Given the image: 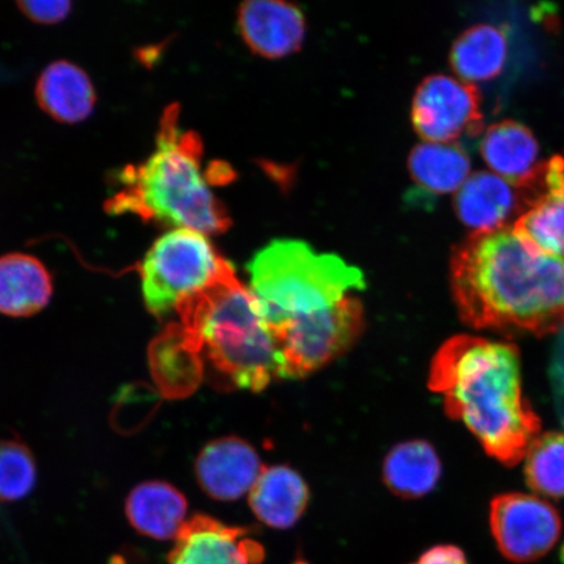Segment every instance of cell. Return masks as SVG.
Wrapping results in <instances>:
<instances>
[{"label": "cell", "mask_w": 564, "mask_h": 564, "mask_svg": "<svg viewBox=\"0 0 564 564\" xmlns=\"http://www.w3.org/2000/svg\"><path fill=\"white\" fill-rule=\"evenodd\" d=\"M451 288L462 319L476 329L546 336L564 327V258L507 225L475 231L457 247Z\"/></svg>", "instance_id": "6da1fadb"}, {"label": "cell", "mask_w": 564, "mask_h": 564, "mask_svg": "<svg viewBox=\"0 0 564 564\" xmlns=\"http://www.w3.org/2000/svg\"><path fill=\"white\" fill-rule=\"evenodd\" d=\"M429 387L486 453L510 467L523 460L540 435L541 421L524 398L520 355L512 344L469 335L449 338L433 359Z\"/></svg>", "instance_id": "7a4b0ae2"}, {"label": "cell", "mask_w": 564, "mask_h": 564, "mask_svg": "<svg viewBox=\"0 0 564 564\" xmlns=\"http://www.w3.org/2000/svg\"><path fill=\"white\" fill-rule=\"evenodd\" d=\"M119 189L110 208L116 214H135L147 220L217 235L230 227V218L209 185L202 167V145L183 131L178 111L162 118L156 148L138 166L118 175Z\"/></svg>", "instance_id": "3957f363"}, {"label": "cell", "mask_w": 564, "mask_h": 564, "mask_svg": "<svg viewBox=\"0 0 564 564\" xmlns=\"http://www.w3.org/2000/svg\"><path fill=\"white\" fill-rule=\"evenodd\" d=\"M175 313L188 347L230 382L262 391L279 377L276 344L262 302L231 272Z\"/></svg>", "instance_id": "277c9868"}, {"label": "cell", "mask_w": 564, "mask_h": 564, "mask_svg": "<svg viewBox=\"0 0 564 564\" xmlns=\"http://www.w3.org/2000/svg\"><path fill=\"white\" fill-rule=\"evenodd\" d=\"M247 268L250 289L262 302L270 326L323 312L366 286L358 268L291 239L268 245Z\"/></svg>", "instance_id": "5b68a950"}, {"label": "cell", "mask_w": 564, "mask_h": 564, "mask_svg": "<svg viewBox=\"0 0 564 564\" xmlns=\"http://www.w3.org/2000/svg\"><path fill=\"white\" fill-rule=\"evenodd\" d=\"M231 272L235 268L217 252L208 236L189 229L166 231L140 265L148 312L162 319Z\"/></svg>", "instance_id": "8992f818"}, {"label": "cell", "mask_w": 564, "mask_h": 564, "mask_svg": "<svg viewBox=\"0 0 564 564\" xmlns=\"http://www.w3.org/2000/svg\"><path fill=\"white\" fill-rule=\"evenodd\" d=\"M279 377L300 378L347 350L364 327V310L348 297L323 312L271 324Z\"/></svg>", "instance_id": "52a82bcc"}, {"label": "cell", "mask_w": 564, "mask_h": 564, "mask_svg": "<svg viewBox=\"0 0 564 564\" xmlns=\"http://www.w3.org/2000/svg\"><path fill=\"white\" fill-rule=\"evenodd\" d=\"M490 528L500 554L513 563L539 561L558 542L562 520L547 500L531 494H503L490 506Z\"/></svg>", "instance_id": "ba28073f"}, {"label": "cell", "mask_w": 564, "mask_h": 564, "mask_svg": "<svg viewBox=\"0 0 564 564\" xmlns=\"http://www.w3.org/2000/svg\"><path fill=\"white\" fill-rule=\"evenodd\" d=\"M412 121L427 143L454 144L463 137H477L484 130L481 95L474 84L430 76L415 91Z\"/></svg>", "instance_id": "9c48e42d"}, {"label": "cell", "mask_w": 564, "mask_h": 564, "mask_svg": "<svg viewBox=\"0 0 564 564\" xmlns=\"http://www.w3.org/2000/svg\"><path fill=\"white\" fill-rule=\"evenodd\" d=\"M264 550L243 528L228 527L207 514H194L181 528L169 564H259Z\"/></svg>", "instance_id": "30bf717a"}, {"label": "cell", "mask_w": 564, "mask_h": 564, "mask_svg": "<svg viewBox=\"0 0 564 564\" xmlns=\"http://www.w3.org/2000/svg\"><path fill=\"white\" fill-rule=\"evenodd\" d=\"M265 469L256 449L238 438L216 440L197 456V482L210 498L230 502L250 492Z\"/></svg>", "instance_id": "8fae6325"}, {"label": "cell", "mask_w": 564, "mask_h": 564, "mask_svg": "<svg viewBox=\"0 0 564 564\" xmlns=\"http://www.w3.org/2000/svg\"><path fill=\"white\" fill-rule=\"evenodd\" d=\"M238 24L246 44L264 58L276 59L297 52L305 39L302 12L278 0L243 3Z\"/></svg>", "instance_id": "7c38bea8"}, {"label": "cell", "mask_w": 564, "mask_h": 564, "mask_svg": "<svg viewBox=\"0 0 564 564\" xmlns=\"http://www.w3.org/2000/svg\"><path fill=\"white\" fill-rule=\"evenodd\" d=\"M455 209L462 223L475 231L502 228L519 209L518 189L497 174L478 172L458 188Z\"/></svg>", "instance_id": "4fadbf2b"}, {"label": "cell", "mask_w": 564, "mask_h": 564, "mask_svg": "<svg viewBox=\"0 0 564 564\" xmlns=\"http://www.w3.org/2000/svg\"><path fill=\"white\" fill-rule=\"evenodd\" d=\"M52 295V274L41 260L20 252L0 258V314L32 316L48 305Z\"/></svg>", "instance_id": "5bb4252c"}, {"label": "cell", "mask_w": 564, "mask_h": 564, "mask_svg": "<svg viewBox=\"0 0 564 564\" xmlns=\"http://www.w3.org/2000/svg\"><path fill=\"white\" fill-rule=\"evenodd\" d=\"M187 499L174 486L148 481L137 486L126 499V517L141 534L154 540L176 539L186 523Z\"/></svg>", "instance_id": "9a60e30c"}, {"label": "cell", "mask_w": 564, "mask_h": 564, "mask_svg": "<svg viewBox=\"0 0 564 564\" xmlns=\"http://www.w3.org/2000/svg\"><path fill=\"white\" fill-rule=\"evenodd\" d=\"M35 94L42 109L63 123L83 122L95 109L96 94L89 76L66 61L42 70Z\"/></svg>", "instance_id": "2e32d148"}, {"label": "cell", "mask_w": 564, "mask_h": 564, "mask_svg": "<svg viewBox=\"0 0 564 564\" xmlns=\"http://www.w3.org/2000/svg\"><path fill=\"white\" fill-rule=\"evenodd\" d=\"M479 151L494 174L517 188L541 164L538 140L528 127L514 121L490 126L484 133Z\"/></svg>", "instance_id": "e0dca14e"}, {"label": "cell", "mask_w": 564, "mask_h": 564, "mask_svg": "<svg viewBox=\"0 0 564 564\" xmlns=\"http://www.w3.org/2000/svg\"><path fill=\"white\" fill-rule=\"evenodd\" d=\"M249 494L257 518L278 529L297 523L308 502L305 481L286 467L265 468Z\"/></svg>", "instance_id": "ac0fdd59"}, {"label": "cell", "mask_w": 564, "mask_h": 564, "mask_svg": "<svg viewBox=\"0 0 564 564\" xmlns=\"http://www.w3.org/2000/svg\"><path fill=\"white\" fill-rule=\"evenodd\" d=\"M509 55V35L502 26L479 24L458 37L451 67L465 83L488 82L502 73Z\"/></svg>", "instance_id": "d6986e66"}, {"label": "cell", "mask_w": 564, "mask_h": 564, "mask_svg": "<svg viewBox=\"0 0 564 564\" xmlns=\"http://www.w3.org/2000/svg\"><path fill=\"white\" fill-rule=\"evenodd\" d=\"M470 160L456 144L423 143L409 156L415 185L429 196L458 192L469 178Z\"/></svg>", "instance_id": "ffe728a7"}, {"label": "cell", "mask_w": 564, "mask_h": 564, "mask_svg": "<svg viewBox=\"0 0 564 564\" xmlns=\"http://www.w3.org/2000/svg\"><path fill=\"white\" fill-rule=\"evenodd\" d=\"M442 474L438 455L429 443L412 441L399 444L384 463L388 488L398 496L419 498L432 491Z\"/></svg>", "instance_id": "44dd1931"}, {"label": "cell", "mask_w": 564, "mask_h": 564, "mask_svg": "<svg viewBox=\"0 0 564 564\" xmlns=\"http://www.w3.org/2000/svg\"><path fill=\"white\" fill-rule=\"evenodd\" d=\"M528 485L541 496L564 497V434H540L525 457Z\"/></svg>", "instance_id": "7402d4cb"}, {"label": "cell", "mask_w": 564, "mask_h": 564, "mask_svg": "<svg viewBox=\"0 0 564 564\" xmlns=\"http://www.w3.org/2000/svg\"><path fill=\"white\" fill-rule=\"evenodd\" d=\"M37 481L34 457L19 441H0V502H17L31 494Z\"/></svg>", "instance_id": "603a6c76"}, {"label": "cell", "mask_w": 564, "mask_h": 564, "mask_svg": "<svg viewBox=\"0 0 564 564\" xmlns=\"http://www.w3.org/2000/svg\"><path fill=\"white\" fill-rule=\"evenodd\" d=\"M21 10L28 18L42 24H54L65 20L70 11L69 2H24Z\"/></svg>", "instance_id": "cb8c5ba5"}, {"label": "cell", "mask_w": 564, "mask_h": 564, "mask_svg": "<svg viewBox=\"0 0 564 564\" xmlns=\"http://www.w3.org/2000/svg\"><path fill=\"white\" fill-rule=\"evenodd\" d=\"M413 564H469L460 549L442 545L430 549Z\"/></svg>", "instance_id": "d4e9b609"}, {"label": "cell", "mask_w": 564, "mask_h": 564, "mask_svg": "<svg viewBox=\"0 0 564 564\" xmlns=\"http://www.w3.org/2000/svg\"><path fill=\"white\" fill-rule=\"evenodd\" d=\"M550 378L553 380L556 393L564 398V327L560 330L554 344Z\"/></svg>", "instance_id": "484cf974"}, {"label": "cell", "mask_w": 564, "mask_h": 564, "mask_svg": "<svg viewBox=\"0 0 564 564\" xmlns=\"http://www.w3.org/2000/svg\"><path fill=\"white\" fill-rule=\"evenodd\" d=\"M560 556H561V562H562V564H564V545H563V546H562V549H561V554H560Z\"/></svg>", "instance_id": "4316f807"}]
</instances>
